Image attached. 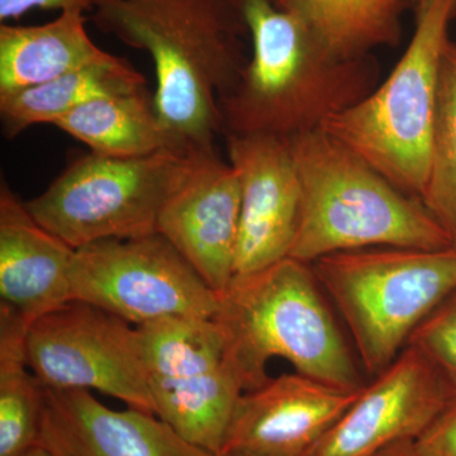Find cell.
Listing matches in <instances>:
<instances>
[{
    "mask_svg": "<svg viewBox=\"0 0 456 456\" xmlns=\"http://www.w3.org/2000/svg\"><path fill=\"white\" fill-rule=\"evenodd\" d=\"M20 456H65L61 454V452H57L56 449L51 448V446L47 445V444L40 443L37 445L33 446V448L27 450L26 452H23L22 455Z\"/></svg>",
    "mask_w": 456,
    "mask_h": 456,
    "instance_id": "cell-27",
    "label": "cell"
},
{
    "mask_svg": "<svg viewBox=\"0 0 456 456\" xmlns=\"http://www.w3.org/2000/svg\"><path fill=\"white\" fill-rule=\"evenodd\" d=\"M241 184L235 277L289 257L301 211V182L288 141L226 134Z\"/></svg>",
    "mask_w": 456,
    "mask_h": 456,
    "instance_id": "cell-14",
    "label": "cell"
},
{
    "mask_svg": "<svg viewBox=\"0 0 456 456\" xmlns=\"http://www.w3.org/2000/svg\"><path fill=\"white\" fill-rule=\"evenodd\" d=\"M251 38L250 60L220 99L222 131L290 140L318 130L370 94V55H335L310 27L272 0H232Z\"/></svg>",
    "mask_w": 456,
    "mask_h": 456,
    "instance_id": "cell-2",
    "label": "cell"
},
{
    "mask_svg": "<svg viewBox=\"0 0 456 456\" xmlns=\"http://www.w3.org/2000/svg\"><path fill=\"white\" fill-rule=\"evenodd\" d=\"M110 55L89 37L79 9L41 26H0V94L31 88Z\"/></svg>",
    "mask_w": 456,
    "mask_h": 456,
    "instance_id": "cell-17",
    "label": "cell"
},
{
    "mask_svg": "<svg viewBox=\"0 0 456 456\" xmlns=\"http://www.w3.org/2000/svg\"><path fill=\"white\" fill-rule=\"evenodd\" d=\"M241 184L216 150L191 154L187 173L167 198L156 232L164 236L217 294L235 277Z\"/></svg>",
    "mask_w": 456,
    "mask_h": 456,
    "instance_id": "cell-12",
    "label": "cell"
},
{
    "mask_svg": "<svg viewBox=\"0 0 456 456\" xmlns=\"http://www.w3.org/2000/svg\"><path fill=\"white\" fill-rule=\"evenodd\" d=\"M456 0H424L415 33L391 74L373 92L323 123L384 178L421 200L439 106L441 68Z\"/></svg>",
    "mask_w": 456,
    "mask_h": 456,
    "instance_id": "cell-5",
    "label": "cell"
},
{
    "mask_svg": "<svg viewBox=\"0 0 456 456\" xmlns=\"http://www.w3.org/2000/svg\"><path fill=\"white\" fill-rule=\"evenodd\" d=\"M71 297L134 327L167 318H215L220 308V294L160 233L77 248Z\"/></svg>",
    "mask_w": 456,
    "mask_h": 456,
    "instance_id": "cell-9",
    "label": "cell"
},
{
    "mask_svg": "<svg viewBox=\"0 0 456 456\" xmlns=\"http://www.w3.org/2000/svg\"><path fill=\"white\" fill-rule=\"evenodd\" d=\"M53 126L88 146L90 152L110 158H141L174 150L147 89L95 99Z\"/></svg>",
    "mask_w": 456,
    "mask_h": 456,
    "instance_id": "cell-19",
    "label": "cell"
},
{
    "mask_svg": "<svg viewBox=\"0 0 456 456\" xmlns=\"http://www.w3.org/2000/svg\"><path fill=\"white\" fill-rule=\"evenodd\" d=\"M311 266L370 378L388 368L417 327L456 292L454 245L342 251Z\"/></svg>",
    "mask_w": 456,
    "mask_h": 456,
    "instance_id": "cell-6",
    "label": "cell"
},
{
    "mask_svg": "<svg viewBox=\"0 0 456 456\" xmlns=\"http://www.w3.org/2000/svg\"><path fill=\"white\" fill-rule=\"evenodd\" d=\"M362 388L296 371L269 378L237 402L217 456H307Z\"/></svg>",
    "mask_w": 456,
    "mask_h": 456,
    "instance_id": "cell-13",
    "label": "cell"
},
{
    "mask_svg": "<svg viewBox=\"0 0 456 456\" xmlns=\"http://www.w3.org/2000/svg\"><path fill=\"white\" fill-rule=\"evenodd\" d=\"M419 456H456V397L413 441Z\"/></svg>",
    "mask_w": 456,
    "mask_h": 456,
    "instance_id": "cell-24",
    "label": "cell"
},
{
    "mask_svg": "<svg viewBox=\"0 0 456 456\" xmlns=\"http://www.w3.org/2000/svg\"><path fill=\"white\" fill-rule=\"evenodd\" d=\"M189 163L191 154L174 150L141 158L89 152L26 206L38 224L75 250L103 240L154 235Z\"/></svg>",
    "mask_w": 456,
    "mask_h": 456,
    "instance_id": "cell-7",
    "label": "cell"
},
{
    "mask_svg": "<svg viewBox=\"0 0 456 456\" xmlns=\"http://www.w3.org/2000/svg\"><path fill=\"white\" fill-rule=\"evenodd\" d=\"M215 320L245 392L269 379L266 365L275 358L342 388L365 384L311 264L287 257L236 275L220 294Z\"/></svg>",
    "mask_w": 456,
    "mask_h": 456,
    "instance_id": "cell-3",
    "label": "cell"
},
{
    "mask_svg": "<svg viewBox=\"0 0 456 456\" xmlns=\"http://www.w3.org/2000/svg\"><path fill=\"white\" fill-rule=\"evenodd\" d=\"M452 398L428 360L413 347L371 378L307 456H378L415 441Z\"/></svg>",
    "mask_w": 456,
    "mask_h": 456,
    "instance_id": "cell-11",
    "label": "cell"
},
{
    "mask_svg": "<svg viewBox=\"0 0 456 456\" xmlns=\"http://www.w3.org/2000/svg\"><path fill=\"white\" fill-rule=\"evenodd\" d=\"M101 31L143 50L155 65L154 106L174 150L215 149L220 99L239 80L248 32L232 0H90Z\"/></svg>",
    "mask_w": 456,
    "mask_h": 456,
    "instance_id": "cell-1",
    "label": "cell"
},
{
    "mask_svg": "<svg viewBox=\"0 0 456 456\" xmlns=\"http://www.w3.org/2000/svg\"><path fill=\"white\" fill-rule=\"evenodd\" d=\"M27 325L0 308V456H20L41 441L45 387L26 360Z\"/></svg>",
    "mask_w": 456,
    "mask_h": 456,
    "instance_id": "cell-21",
    "label": "cell"
},
{
    "mask_svg": "<svg viewBox=\"0 0 456 456\" xmlns=\"http://www.w3.org/2000/svg\"><path fill=\"white\" fill-rule=\"evenodd\" d=\"M378 456H419V452H416L413 441H404V443H399L397 445L392 446L382 454Z\"/></svg>",
    "mask_w": 456,
    "mask_h": 456,
    "instance_id": "cell-26",
    "label": "cell"
},
{
    "mask_svg": "<svg viewBox=\"0 0 456 456\" xmlns=\"http://www.w3.org/2000/svg\"><path fill=\"white\" fill-rule=\"evenodd\" d=\"M288 143L301 182L292 259L312 264L362 248L452 246L419 198L402 191L327 132H305Z\"/></svg>",
    "mask_w": 456,
    "mask_h": 456,
    "instance_id": "cell-4",
    "label": "cell"
},
{
    "mask_svg": "<svg viewBox=\"0 0 456 456\" xmlns=\"http://www.w3.org/2000/svg\"><path fill=\"white\" fill-rule=\"evenodd\" d=\"M141 90H146L142 74L127 60L110 53L51 82L0 94L3 134L13 139L32 126L53 125L65 114L95 99Z\"/></svg>",
    "mask_w": 456,
    "mask_h": 456,
    "instance_id": "cell-18",
    "label": "cell"
},
{
    "mask_svg": "<svg viewBox=\"0 0 456 456\" xmlns=\"http://www.w3.org/2000/svg\"><path fill=\"white\" fill-rule=\"evenodd\" d=\"M407 346L428 360L456 397V292L417 327Z\"/></svg>",
    "mask_w": 456,
    "mask_h": 456,
    "instance_id": "cell-23",
    "label": "cell"
},
{
    "mask_svg": "<svg viewBox=\"0 0 456 456\" xmlns=\"http://www.w3.org/2000/svg\"><path fill=\"white\" fill-rule=\"evenodd\" d=\"M75 248L51 233L3 182L0 187V308L27 326L73 301Z\"/></svg>",
    "mask_w": 456,
    "mask_h": 456,
    "instance_id": "cell-16",
    "label": "cell"
},
{
    "mask_svg": "<svg viewBox=\"0 0 456 456\" xmlns=\"http://www.w3.org/2000/svg\"><path fill=\"white\" fill-rule=\"evenodd\" d=\"M301 18L335 55L356 59L401 40L406 0H272Z\"/></svg>",
    "mask_w": 456,
    "mask_h": 456,
    "instance_id": "cell-20",
    "label": "cell"
},
{
    "mask_svg": "<svg viewBox=\"0 0 456 456\" xmlns=\"http://www.w3.org/2000/svg\"><path fill=\"white\" fill-rule=\"evenodd\" d=\"M41 441L65 456H215L152 413L112 410L79 389L45 387Z\"/></svg>",
    "mask_w": 456,
    "mask_h": 456,
    "instance_id": "cell-15",
    "label": "cell"
},
{
    "mask_svg": "<svg viewBox=\"0 0 456 456\" xmlns=\"http://www.w3.org/2000/svg\"><path fill=\"white\" fill-rule=\"evenodd\" d=\"M27 364L44 387L98 391L155 415L139 329L71 301L27 326Z\"/></svg>",
    "mask_w": 456,
    "mask_h": 456,
    "instance_id": "cell-10",
    "label": "cell"
},
{
    "mask_svg": "<svg viewBox=\"0 0 456 456\" xmlns=\"http://www.w3.org/2000/svg\"><path fill=\"white\" fill-rule=\"evenodd\" d=\"M410 2L412 3L413 7H415V9H416V8H419V5L422 4V2H424V0H410Z\"/></svg>",
    "mask_w": 456,
    "mask_h": 456,
    "instance_id": "cell-28",
    "label": "cell"
},
{
    "mask_svg": "<svg viewBox=\"0 0 456 456\" xmlns=\"http://www.w3.org/2000/svg\"><path fill=\"white\" fill-rule=\"evenodd\" d=\"M79 9V11H92L90 0H0V20L5 22L13 18H20L31 9Z\"/></svg>",
    "mask_w": 456,
    "mask_h": 456,
    "instance_id": "cell-25",
    "label": "cell"
},
{
    "mask_svg": "<svg viewBox=\"0 0 456 456\" xmlns=\"http://www.w3.org/2000/svg\"><path fill=\"white\" fill-rule=\"evenodd\" d=\"M421 200L456 246V46L452 42L441 68L430 167Z\"/></svg>",
    "mask_w": 456,
    "mask_h": 456,
    "instance_id": "cell-22",
    "label": "cell"
},
{
    "mask_svg": "<svg viewBox=\"0 0 456 456\" xmlns=\"http://www.w3.org/2000/svg\"><path fill=\"white\" fill-rule=\"evenodd\" d=\"M155 415L217 456L245 388L215 318H167L137 327Z\"/></svg>",
    "mask_w": 456,
    "mask_h": 456,
    "instance_id": "cell-8",
    "label": "cell"
}]
</instances>
